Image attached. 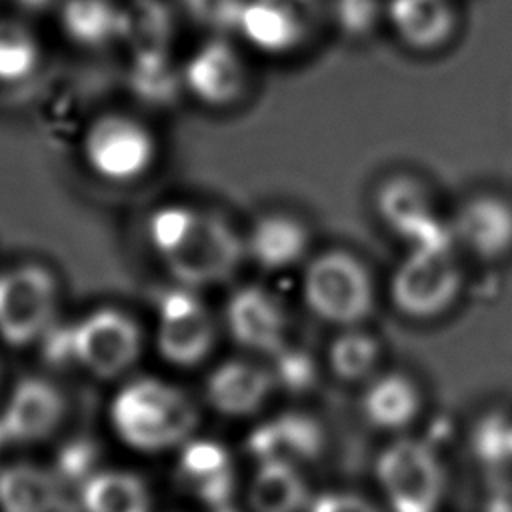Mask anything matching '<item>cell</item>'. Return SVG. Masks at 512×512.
Masks as SVG:
<instances>
[{"mask_svg":"<svg viewBox=\"0 0 512 512\" xmlns=\"http://www.w3.org/2000/svg\"><path fill=\"white\" fill-rule=\"evenodd\" d=\"M146 236L176 284L202 290L230 280L246 258L244 236L228 218L190 204H164Z\"/></svg>","mask_w":512,"mask_h":512,"instance_id":"obj_1","label":"cell"},{"mask_svg":"<svg viewBox=\"0 0 512 512\" xmlns=\"http://www.w3.org/2000/svg\"><path fill=\"white\" fill-rule=\"evenodd\" d=\"M50 360L72 362L94 378L112 380L132 370L144 348L138 320L116 306L88 310L42 340Z\"/></svg>","mask_w":512,"mask_h":512,"instance_id":"obj_2","label":"cell"},{"mask_svg":"<svg viewBox=\"0 0 512 512\" xmlns=\"http://www.w3.org/2000/svg\"><path fill=\"white\" fill-rule=\"evenodd\" d=\"M110 414L124 442L140 450L174 446L198 424V410L190 396L154 376L128 380L114 396Z\"/></svg>","mask_w":512,"mask_h":512,"instance_id":"obj_3","label":"cell"},{"mask_svg":"<svg viewBox=\"0 0 512 512\" xmlns=\"http://www.w3.org/2000/svg\"><path fill=\"white\" fill-rule=\"evenodd\" d=\"M374 480L388 512H440L448 478L446 468L422 438L400 434L374 460Z\"/></svg>","mask_w":512,"mask_h":512,"instance_id":"obj_4","label":"cell"},{"mask_svg":"<svg viewBox=\"0 0 512 512\" xmlns=\"http://www.w3.org/2000/svg\"><path fill=\"white\" fill-rule=\"evenodd\" d=\"M302 300L318 320L352 328L372 314L374 282L358 256L330 248L308 260L302 274Z\"/></svg>","mask_w":512,"mask_h":512,"instance_id":"obj_5","label":"cell"},{"mask_svg":"<svg viewBox=\"0 0 512 512\" xmlns=\"http://www.w3.org/2000/svg\"><path fill=\"white\" fill-rule=\"evenodd\" d=\"M60 282L40 262L0 270V340L12 348L42 342L56 326Z\"/></svg>","mask_w":512,"mask_h":512,"instance_id":"obj_6","label":"cell"},{"mask_svg":"<svg viewBox=\"0 0 512 512\" xmlns=\"http://www.w3.org/2000/svg\"><path fill=\"white\" fill-rule=\"evenodd\" d=\"M394 308L412 320L442 316L458 300L462 270L452 252V242L418 244L400 260L390 278Z\"/></svg>","mask_w":512,"mask_h":512,"instance_id":"obj_7","label":"cell"},{"mask_svg":"<svg viewBox=\"0 0 512 512\" xmlns=\"http://www.w3.org/2000/svg\"><path fill=\"white\" fill-rule=\"evenodd\" d=\"M82 160L100 180L130 184L146 176L156 160L154 132L126 112H104L88 122L80 142Z\"/></svg>","mask_w":512,"mask_h":512,"instance_id":"obj_8","label":"cell"},{"mask_svg":"<svg viewBox=\"0 0 512 512\" xmlns=\"http://www.w3.org/2000/svg\"><path fill=\"white\" fill-rule=\"evenodd\" d=\"M216 336V322L198 290L176 284L158 296L154 346L162 360L194 368L212 354Z\"/></svg>","mask_w":512,"mask_h":512,"instance_id":"obj_9","label":"cell"},{"mask_svg":"<svg viewBox=\"0 0 512 512\" xmlns=\"http://www.w3.org/2000/svg\"><path fill=\"white\" fill-rule=\"evenodd\" d=\"M320 12V0H246L236 32L264 54L286 56L306 44Z\"/></svg>","mask_w":512,"mask_h":512,"instance_id":"obj_10","label":"cell"},{"mask_svg":"<svg viewBox=\"0 0 512 512\" xmlns=\"http://www.w3.org/2000/svg\"><path fill=\"white\" fill-rule=\"evenodd\" d=\"M224 328L240 348L270 358L290 344L288 310L278 294L262 284H244L228 296Z\"/></svg>","mask_w":512,"mask_h":512,"instance_id":"obj_11","label":"cell"},{"mask_svg":"<svg viewBox=\"0 0 512 512\" xmlns=\"http://www.w3.org/2000/svg\"><path fill=\"white\" fill-rule=\"evenodd\" d=\"M180 72L184 90L210 108L234 106L248 88L246 62L224 34L206 38L186 58Z\"/></svg>","mask_w":512,"mask_h":512,"instance_id":"obj_12","label":"cell"},{"mask_svg":"<svg viewBox=\"0 0 512 512\" xmlns=\"http://www.w3.org/2000/svg\"><path fill=\"white\" fill-rule=\"evenodd\" d=\"M380 220L412 246L454 242L450 226H444L432 206L428 190L412 176H392L376 190Z\"/></svg>","mask_w":512,"mask_h":512,"instance_id":"obj_13","label":"cell"},{"mask_svg":"<svg viewBox=\"0 0 512 512\" xmlns=\"http://www.w3.org/2000/svg\"><path fill=\"white\" fill-rule=\"evenodd\" d=\"M66 414V398L62 390L42 378H20L0 416V428L6 440L32 442L52 434Z\"/></svg>","mask_w":512,"mask_h":512,"instance_id":"obj_14","label":"cell"},{"mask_svg":"<svg viewBox=\"0 0 512 512\" xmlns=\"http://www.w3.org/2000/svg\"><path fill=\"white\" fill-rule=\"evenodd\" d=\"M450 230L472 256L500 260L512 252V204L496 194L472 196L456 210Z\"/></svg>","mask_w":512,"mask_h":512,"instance_id":"obj_15","label":"cell"},{"mask_svg":"<svg viewBox=\"0 0 512 512\" xmlns=\"http://www.w3.org/2000/svg\"><path fill=\"white\" fill-rule=\"evenodd\" d=\"M274 386L276 378L272 368L246 358H230L212 368L204 392L216 412L248 416L268 400Z\"/></svg>","mask_w":512,"mask_h":512,"instance_id":"obj_16","label":"cell"},{"mask_svg":"<svg viewBox=\"0 0 512 512\" xmlns=\"http://www.w3.org/2000/svg\"><path fill=\"white\" fill-rule=\"evenodd\" d=\"M248 448L262 462L296 466L322 454L324 430L308 414L286 412L258 426L248 438Z\"/></svg>","mask_w":512,"mask_h":512,"instance_id":"obj_17","label":"cell"},{"mask_svg":"<svg viewBox=\"0 0 512 512\" xmlns=\"http://www.w3.org/2000/svg\"><path fill=\"white\" fill-rule=\"evenodd\" d=\"M246 258L266 272H282L304 260L310 232L294 214L268 212L252 222L244 236Z\"/></svg>","mask_w":512,"mask_h":512,"instance_id":"obj_18","label":"cell"},{"mask_svg":"<svg viewBox=\"0 0 512 512\" xmlns=\"http://www.w3.org/2000/svg\"><path fill=\"white\" fill-rule=\"evenodd\" d=\"M364 420L382 432L400 436L422 412V392L414 378L404 372L372 376L360 398Z\"/></svg>","mask_w":512,"mask_h":512,"instance_id":"obj_19","label":"cell"},{"mask_svg":"<svg viewBox=\"0 0 512 512\" xmlns=\"http://www.w3.org/2000/svg\"><path fill=\"white\" fill-rule=\"evenodd\" d=\"M386 18L400 42L418 52L444 46L456 30L450 0H388Z\"/></svg>","mask_w":512,"mask_h":512,"instance_id":"obj_20","label":"cell"},{"mask_svg":"<svg viewBox=\"0 0 512 512\" xmlns=\"http://www.w3.org/2000/svg\"><path fill=\"white\" fill-rule=\"evenodd\" d=\"M56 12L62 34L80 48L100 50L122 40L124 8L114 0H62Z\"/></svg>","mask_w":512,"mask_h":512,"instance_id":"obj_21","label":"cell"},{"mask_svg":"<svg viewBox=\"0 0 512 512\" xmlns=\"http://www.w3.org/2000/svg\"><path fill=\"white\" fill-rule=\"evenodd\" d=\"M180 472L188 486L210 506L226 508L232 494V470L226 450L210 440L186 444Z\"/></svg>","mask_w":512,"mask_h":512,"instance_id":"obj_22","label":"cell"},{"mask_svg":"<svg viewBox=\"0 0 512 512\" xmlns=\"http://www.w3.org/2000/svg\"><path fill=\"white\" fill-rule=\"evenodd\" d=\"M124 8L122 40L130 56L170 54L176 22L172 8L162 0H130Z\"/></svg>","mask_w":512,"mask_h":512,"instance_id":"obj_23","label":"cell"},{"mask_svg":"<svg viewBox=\"0 0 512 512\" xmlns=\"http://www.w3.org/2000/svg\"><path fill=\"white\" fill-rule=\"evenodd\" d=\"M60 504V480L46 470L30 464H14L0 472L2 512H54Z\"/></svg>","mask_w":512,"mask_h":512,"instance_id":"obj_24","label":"cell"},{"mask_svg":"<svg viewBox=\"0 0 512 512\" xmlns=\"http://www.w3.org/2000/svg\"><path fill=\"white\" fill-rule=\"evenodd\" d=\"M306 504L308 490L296 466L262 462L250 486V506L254 512H302Z\"/></svg>","mask_w":512,"mask_h":512,"instance_id":"obj_25","label":"cell"},{"mask_svg":"<svg viewBox=\"0 0 512 512\" xmlns=\"http://www.w3.org/2000/svg\"><path fill=\"white\" fill-rule=\"evenodd\" d=\"M88 512H150L144 482L126 472H104L90 478L82 490Z\"/></svg>","mask_w":512,"mask_h":512,"instance_id":"obj_26","label":"cell"},{"mask_svg":"<svg viewBox=\"0 0 512 512\" xmlns=\"http://www.w3.org/2000/svg\"><path fill=\"white\" fill-rule=\"evenodd\" d=\"M380 360V342L366 330L342 328L328 346V366L344 382L372 378Z\"/></svg>","mask_w":512,"mask_h":512,"instance_id":"obj_27","label":"cell"},{"mask_svg":"<svg viewBox=\"0 0 512 512\" xmlns=\"http://www.w3.org/2000/svg\"><path fill=\"white\" fill-rule=\"evenodd\" d=\"M40 60L42 48L36 34L16 18H0V84L28 80Z\"/></svg>","mask_w":512,"mask_h":512,"instance_id":"obj_28","label":"cell"},{"mask_svg":"<svg viewBox=\"0 0 512 512\" xmlns=\"http://www.w3.org/2000/svg\"><path fill=\"white\" fill-rule=\"evenodd\" d=\"M130 86L146 102L166 104L184 88L182 72L172 66L170 54L132 56Z\"/></svg>","mask_w":512,"mask_h":512,"instance_id":"obj_29","label":"cell"},{"mask_svg":"<svg viewBox=\"0 0 512 512\" xmlns=\"http://www.w3.org/2000/svg\"><path fill=\"white\" fill-rule=\"evenodd\" d=\"M472 448L490 470L502 472L512 466V418L502 412L480 418L472 432Z\"/></svg>","mask_w":512,"mask_h":512,"instance_id":"obj_30","label":"cell"},{"mask_svg":"<svg viewBox=\"0 0 512 512\" xmlns=\"http://www.w3.org/2000/svg\"><path fill=\"white\" fill-rule=\"evenodd\" d=\"M246 0H178V8L198 26L212 34L236 32L238 18Z\"/></svg>","mask_w":512,"mask_h":512,"instance_id":"obj_31","label":"cell"},{"mask_svg":"<svg viewBox=\"0 0 512 512\" xmlns=\"http://www.w3.org/2000/svg\"><path fill=\"white\" fill-rule=\"evenodd\" d=\"M330 12L344 34L364 36L378 24L382 6L380 0H332Z\"/></svg>","mask_w":512,"mask_h":512,"instance_id":"obj_32","label":"cell"},{"mask_svg":"<svg viewBox=\"0 0 512 512\" xmlns=\"http://www.w3.org/2000/svg\"><path fill=\"white\" fill-rule=\"evenodd\" d=\"M274 358L272 374L276 384H284L292 390H304L314 382V362L308 354L292 350L290 344L280 350Z\"/></svg>","mask_w":512,"mask_h":512,"instance_id":"obj_33","label":"cell"},{"mask_svg":"<svg viewBox=\"0 0 512 512\" xmlns=\"http://www.w3.org/2000/svg\"><path fill=\"white\" fill-rule=\"evenodd\" d=\"M308 512H384L378 504L356 492H328L310 502Z\"/></svg>","mask_w":512,"mask_h":512,"instance_id":"obj_34","label":"cell"},{"mask_svg":"<svg viewBox=\"0 0 512 512\" xmlns=\"http://www.w3.org/2000/svg\"><path fill=\"white\" fill-rule=\"evenodd\" d=\"M12 2L26 12H44L50 8H58L62 0H12Z\"/></svg>","mask_w":512,"mask_h":512,"instance_id":"obj_35","label":"cell"},{"mask_svg":"<svg viewBox=\"0 0 512 512\" xmlns=\"http://www.w3.org/2000/svg\"><path fill=\"white\" fill-rule=\"evenodd\" d=\"M2 440H6V438H4V434H2V428H0V442H2Z\"/></svg>","mask_w":512,"mask_h":512,"instance_id":"obj_36","label":"cell"},{"mask_svg":"<svg viewBox=\"0 0 512 512\" xmlns=\"http://www.w3.org/2000/svg\"><path fill=\"white\" fill-rule=\"evenodd\" d=\"M0 376H2V370H0Z\"/></svg>","mask_w":512,"mask_h":512,"instance_id":"obj_37","label":"cell"}]
</instances>
